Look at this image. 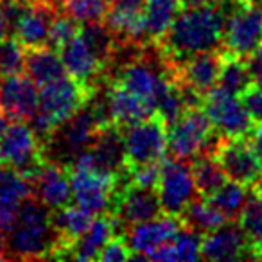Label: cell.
Here are the masks:
<instances>
[{
    "label": "cell",
    "instance_id": "obj_1",
    "mask_svg": "<svg viewBox=\"0 0 262 262\" xmlns=\"http://www.w3.org/2000/svg\"><path fill=\"white\" fill-rule=\"evenodd\" d=\"M230 8L232 0L187 6L165 36L155 43L162 52L167 69H174L183 59L200 52L219 51V47H223V34Z\"/></svg>",
    "mask_w": 262,
    "mask_h": 262
},
{
    "label": "cell",
    "instance_id": "obj_2",
    "mask_svg": "<svg viewBox=\"0 0 262 262\" xmlns=\"http://www.w3.org/2000/svg\"><path fill=\"white\" fill-rule=\"evenodd\" d=\"M6 258H63L65 248L52 225V210L38 198L22 201L13 228L4 237Z\"/></svg>",
    "mask_w": 262,
    "mask_h": 262
},
{
    "label": "cell",
    "instance_id": "obj_3",
    "mask_svg": "<svg viewBox=\"0 0 262 262\" xmlns=\"http://www.w3.org/2000/svg\"><path fill=\"white\" fill-rule=\"evenodd\" d=\"M94 94L95 90L84 86L69 74L52 83L41 84L38 110L29 120V126L34 129L41 144L47 142L59 124L84 108L94 97Z\"/></svg>",
    "mask_w": 262,
    "mask_h": 262
},
{
    "label": "cell",
    "instance_id": "obj_4",
    "mask_svg": "<svg viewBox=\"0 0 262 262\" xmlns=\"http://www.w3.org/2000/svg\"><path fill=\"white\" fill-rule=\"evenodd\" d=\"M101 127L102 126L95 115L94 106L92 102H88L84 108H81L70 119L59 124L47 142H43L45 160L70 165L83 151L92 146Z\"/></svg>",
    "mask_w": 262,
    "mask_h": 262
},
{
    "label": "cell",
    "instance_id": "obj_5",
    "mask_svg": "<svg viewBox=\"0 0 262 262\" xmlns=\"http://www.w3.org/2000/svg\"><path fill=\"white\" fill-rule=\"evenodd\" d=\"M169 151L172 157L192 160L198 155L214 153L219 135L214 131L207 113L201 106L187 108L167 127Z\"/></svg>",
    "mask_w": 262,
    "mask_h": 262
},
{
    "label": "cell",
    "instance_id": "obj_6",
    "mask_svg": "<svg viewBox=\"0 0 262 262\" xmlns=\"http://www.w3.org/2000/svg\"><path fill=\"white\" fill-rule=\"evenodd\" d=\"M262 41V0L233 2L226 18L223 47L225 52L250 59Z\"/></svg>",
    "mask_w": 262,
    "mask_h": 262
},
{
    "label": "cell",
    "instance_id": "obj_7",
    "mask_svg": "<svg viewBox=\"0 0 262 262\" xmlns=\"http://www.w3.org/2000/svg\"><path fill=\"white\" fill-rule=\"evenodd\" d=\"M120 131H122L127 171L140 165L157 164L165 158L169 149L167 124L158 115L124 126L120 127Z\"/></svg>",
    "mask_w": 262,
    "mask_h": 262
},
{
    "label": "cell",
    "instance_id": "obj_8",
    "mask_svg": "<svg viewBox=\"0 0 262 262\" xmlns=\"http://www.w3.org/2000/svg\"><path fill=\"white\" fill-rule=\"evenodd\" d=\"M70 183H72V200L77 207L90 214H112L115 207L117 190L124 180L112 174H104L84 165H69Z\"/></svg>",
    "mask_w": 262,
    "mask_h": 262
},
{
    "label": "cell",
    "instance_id": "obj_9",
    "mask_svg": "<svg viewBox=\"0 0 262 262\" xmlns=\"http://www.w3.org/2000/svg\"><path fill=\"white\" fill-rule=\"evenodd\" d=\"M43 144L26 120H11L0 137V164L9 165L20 174L33 178L43 165Z\"/></svg>",
    "mask_w": 262,
    "mask_h": 262
},
{
    "label": "cell",
    "instance_id": "obj_10",
    "mask_svg": "<svg viewBox=\"0 0 262 262\" xmlns=\"http://www.w3.org/2000/svg\"><path fill=\"white\" fill-rule=\"evenodd\" d=\"M212 127L219 137L228 139H248L253 135L255 122L248 115L243 101L221 88H212L203 101V106Z\"/></svg>",
    "mask_w": 262,
    "mask_h": 262
},
{
    "label": "cell",
    "instance_id": "obj_11",
    "mask_svg": "<svg viewBox=\"0 0 262 262\" xmlns=\"http://www.w3.org/2000/svg\"><path fill=\"white\" fill-rule=\"evenodd\" d=\"M157 192L160 198L162 210L171 215H182V212L198 198L192 169L189 160L183 158H165L160 162V178Z\"/></svg>",
    "mask_w": 262,
    "mask_h": 262
},
{
    "label": "cell",
    "instance_id": "obj_12",
    "mask_svg": "<svg viewBox=\"0 0 262 262\" xmlns=\"http://www.w3.org/2000/svg\"><path fill=\"white\" fill-rule=\"evenodd\" d=\"M212 155L232 182L253 189L262 180V157L248 139L219 137Z\"/></svg>",
    "mask_w": 262,
    "mask_h": 262
},
{
    "label": "cell",
    "instance_id": "obj_13",
    "mask_svg": "<svg viewBox=\"0 0 262 262\" xmlns=\"http://www.w3.org/2000/svg\"><path fill=\"white\" fill-rule=\"evenodd\" d=\"M70 165H84L104 174H112L127 182L126 151H124L122 131L115 124H110L99 129L92 146L79 155ZM69 167V165H67Z\"/></svg>",
    "mask_w": 262,
    "mask_h": 262
},
{
    "label": "cell",
    "instance_id": "obj_14",
    "mask_svg": "<svg viewBox=\"0 0 262 262\" xmlns=\"http://www.w3.org/2000/svg\"><path fill=\"white\" fill-rule=\"evenodd\" d=\"M162 212L164 210H162L157 189H147V187L126 182L117 190L115 207L112 214L117 219L120 233H124L129 226L149 221L160 215Z\"/></svg>",
    "mask_w": 262,
    "mask_h": 262
},
{
    "label": "cell",
    "instance_id": "obj_15",
    "mask_svg": "<svg viewBox=\"0 0 262 262\" xmlns=\"http://www.w3.org/2000/svg\"><path fill=\"white\" fill-rule=\"evenodd\" d=\"M182 228V219L178 215L165 214V212H162L160 215L149 219V221L129 226L124 232V235H126L131 251H133V260L147 258L151 251L174 239Z\"/></svg>",
    "mask_w": 262,
    "mask_h": 262
},
{
    "label": "cell",
    "instance_id": "obj_16",
    "mask_svg": "<svg viewBox=\"0 0 262 262\" xmlns=\"http://www.w3.org/2000/svg\"><path fill=\"white\" fill-rule=\"evenodd\" d=\"M223 58H225L223 51L200 52L178 63L174 69H171V74L178 84L207 97L208 92L217 84Z\"/></svg>",
    "mask_w": 262,
    "mask_h": 262
},
{
    "label": "cell",
    "instance_id": "obj_17",
    "mask_svg": "<svg viewBox=\"0 0 262 262\" xmlns=\"http://www.w3.org/2000/svg\"><path fill=\"white\" fill-rule=\"evenodd\" d=\"M81 31V29H79ZM59 56L65 65V70L70 77L83 83L84 86L97 90L99 84L104 83V76L108 72L106 65L95 56L90 45L84 41L81 33H77L67 45L59 49Z\"/></svg>",
    "mask_w": 262,
    "mask_h": 262
},
{
    "label": "cell",
    "instance_id": "obj_18",
    "mask_svg": "<svg viewBox=\"0 0 262 262\" xmlns=\"http://www.w3.org/2000/svg\"><path fill=\"white\" fill-rule=\"evenodd\" d=\"M201 258L205 260H239L255 258V253L237 221H226L201 239Z\"/></svg>",
    "mask_w": 262,
    "mask_h": 262
},
{
    "label": "cell",
    "instance_id": "obj_19",
    "mask_svg": "<svg viewBox=\"0 0 262 262\" xmlns=\"http://www.w3.org/2000/svg\"><path fill=\"white\" fill-rule=\"evenodd\" d=\"M144 2L146 0H110L104 24L112 31L115 43L146 45Z\"/></svg>",
    "mask_w": 262,
    "mask_h": 262
},
{
    "label": "cell",
    "instance_id": "obj_20",
    "mask_svg": "<svg viewBox=\"0 0 262 262\" xmlns=\"http://www.w3.org/2000/svg\"><path fill=\"white\" fill-rule=\"evenodd\" d=\"M33 196L51 210L70 205L72 201V183L69 167L54 160H45L33 178Z\"/></svg>",
    "mask_w": 262,
    "mask_h": 262
},
{
    "label": "cell",
    "instance_id": "obj_21",
    "mask_svg": "<svg viewBox=\"0 0 262 262\" xmlns=\"http://www.w3.org/2000/svg\"><path fill=\"white\" fill-rule=\"evenodd\" d=\"M38 84L29 76L15 74L0 79V108L13 120L29 122L38 110Z\"/></svg>",
    "mask_w": 262,
    "mask_h": 262
},
{
    "label": "cell",
    "instance_id": "obj_22",
    "mask_svg": "<svg viewBox=\"0 0 262 262\" xmlns=\"http://www.w3.org/2000/svg\"><path fill=\"white\" fill-rule=\"evenodd\" d=\"M58 11L59 9L41 0H29V6L13 29V38H16L26 49L49 45V33Z\"/></svg>",
    "mask_w": 262,
    "mask_h": 262
},
{
    "label": "cell",
    "instance_id": "obj_23",
    "mask_svg": "<svg viewBox=\"0 0 262 262\" xmlns=\"http://www.w3.org/2000/svg\"><path fill=\"white\" fill-rule=\"evenodd\" d=\"M102 97H104V104L108 110L110 122L119 127L129 126V124L140 122V120L157 115L149 102L133 95L113 81H110V83L106 81V90Z\"/></svg>",
    "mask_w": 262,
    "mask_h": 262
},
{
    "label": "cell",
    "instance_id": "obj_24",
    "mask_svg": "<svg viewBox=\"0 0 262 262\" xmlns=\"http://www.w3.org/2000/svg\"><path fill=\"white\" fill-rule=\"evenodd\" d=\"M115 233H120V230L113 214L94 215L86 232L69 248L67 258H74V260H97L102 246Z\"/></svg>",
    "mask_w": 262,
    "mask_h": 262
},
{
    "label": "cell",
    "instance_id": "obj_25",
    "mask_svg": "<svg viewBox=\"0 0 262 262\" xmlns=\"http://www.w3.org/2000/svg\"><path fill=\"white\" fill-rule=\"evenodd\" d=\"M183 9H185L183 0H146L144 2L146 43H158Z\"/></svg>",
    "mask_w": 262,
    "mask_h": 262
},
{
    "label": "cell",
    "instance_id": "obj_26",
    "mask_svg": "<svg viewBox=\"0 0 262 262\" xmlns=\"http://www.w3.org/2000/svg\"><path fill=\"white\" fill-rule=\"evenodd\" d=\"M24 72L38 84H47L59 77L67 76L65 65L61 61V56L56 49L49 47H36V49H26V67Z\"/></svg>",
    "mask_w": 262,
    "mask_h": 262
},
{
    "label": "cell",
    "instance_id": "obj_27",
    "mask_svg": "<svg viewBox=\"0 0 262 262\" xmlns=\"http://www.w3.org/2000/svg\"><path fill=\"white\" fill-rule=\"evenodd\" d=\"M92 219H94V214L77 207V205H65L58 210H52V225H54L56 232L63 243V248H65L63 258H67L69 248L86 232Z\"/></svg>",
    "mask_w": 262,
    "mask_h": 262
},
{
    "label": "cell",
    "instance_id": "obj_28",
    "mask_svg": "<svg viewBox=\"0 0 262 262\" xmlns=\"http://www.w3.org/2000/svg\"><path fill=\"white\" fill-rule=\"evenodd\" d=\"M201 239H203V233L183 226L174 239L151 251L147 258L158 262L198 260L201 258Z\"/></svg>",
    "mask_w": 262,
    "mask_h": 262
},
{
    "label": "cell",
    "instance_id": "obj_29",
    "mask_svg": "<svg viewBox=\"0 0 262 262\" xmlns=\"http://www.w3.org/2000/svg\"><path fill=\"white\" fill-rule=\"evenodd\" d=\"M251 83H253V79H251L250 59L239 58V56H233V54L225 52L221 72H219V79H217V84H215V86L239 97Z\"/></svg>",
    "mask_w": 262,
    "mask_h": 262
},
{
    "label": "cell",
    "instance_id": "obj_30",
    "mask_svg": "<svg viewBox=\"0 0 262 262\" xmlns=\"http://www.w3.org/2000/svg\"><path fill=\"white\" fill-rule=\"evenodd\" d=\"M192 176H194V183H196L198 194L203 198H208L223 185V183L228 182L225 171L219 165V162L215 160L214 155H198L196 158H192Z\"/></svg>",
    "mask_w": 262,
    "mask_h": 262
},
{
    "label": "cell",
    "instance_id": "obj_31",
    "mask_svg": "<svg viewBox=\"0 0 262 262\" xmlns=\"http://www.w3.org/2000/svg\"><path fill=\"white\" fill-rule=\"evenodd\" d=\"M183 226L190 230H196L200 233H208L212 230H215L217 226H221L223 223H226L228 219L207 200V198L201 196L200 200L190 201V205L182 212L180 215Z\"/></svg>",
    "mask_w": 262,
    "mask_h": 262
},
{
    "label": "cell",
    "instance_id": "obj_32",
    "mask_svg": "<svg viewBox=\"0 0 262 262\" xmlns=\"http://www.w3.org/2000/svg\"><path fill=\"white\" fill-rule=\"evenodd\" d=\"M237 223L243 228L248 243L255 253V258L262 260V198L255 189L250 190V196L241 212Z\"/></svg>",
    "mask_w": 262,
    "mask_h": 262
},
{
    "label": "cell",
    "instance_id": "obj_33",
    "mask_svg": "<svg viewBox=\"0 0 262 262\" xmlns=\"http://www.w3.org/2000/svg\"><path fill=\"white\" fill-rule=\"evenodd\" d=\"M250 187H244L237 182L228 180L226 183H223L212 196H208L207 200L225 215L228 221H237L243 212L244 205L250 196Z\"/></svg>",
    "mask_w": 262,
    "mask_h": 262
},
{
    "label": "cell",
    "instance_id": "obj_34",
    "mask_svg": "<svg viewBox=\"0 0 262 262\" xmlns=\"http://www.w3.org/2000/svg\"><path fill=\"white\" fill-rule=\"evenodd\" d=\"M110 0H65L59 11L70 15L83 26L92 22H104Z\"/></svg>",
    "mask_w": 262,
    "mask_h": 262
},
{
    "label": "cell",
    "instance_id": "obj_35",
    "mask_svg": "<svg viewBox=\"0 0 262 262\" xmlns=\"http://www.w3.org/2000/svg\"><path fill=\"white\" fill-rule=\"evenodd\" d=\"M26 67V47L16 38H6L0 41V76L22 74Z\"/></svg>",
    "mask_w": 262,
    "mask_h": 262
},
{
    "label": "cell",
    "instance_id": "obj_36",
    "mask_svg": "<svg viewBox=\"0 0 262 262\" xmlns=\"http://www.w3.org/2000/svg\"><path fill=\"white\" fill-rule=\"evenodd\" d=\"M79 29H81V24L77 22V20H74L72 16L67 15V13L58 11L54 22H52V26H51V33H49V47L59 51L63 45L69 43V41L79 33Z\"/></svg>",
    "mask_w": 262,
    "mask_h": 262
},
{
    "label": "cell",
    "instance_id": "obj_37",
    "mask_svg": "<svg viewBox=\"0 0 262 262\" xmlns=\"http://www.w3.org/2000/svg\"><path fill=\"white\" fill-rule=\"evenodd\" d=\"M97 260H102V262L133 260V251H131L126 235H124V233H115V235L102 246Z\"/></svg>",
    "mask_w": 262,
    "mask_h": 262
},
{
    "label": "cell",
    "instance_id": "obj_38",
    "mask_svg": "<svg viewBox=\"0 0 262 262\" xmlns=\"http://www.w3.org/2000/svg\"><path fill=\"white\" fill-rule=\"evenodd\" d=\"M239 99L243 101L244 108H246L248 115L251 117V120L255 122V126L262 124V86L251 83L243 94L239 95Z\"/></svg>",
    "mask_w": 262,
    "mask_h": 262
},
{
    "label": "cell",
    "instance_id": "obj_39",
    "mask_svg": "<svg viewBox=\"0 0 262 262\" xmlns=\"http://www.w3.org/2000/svg\"><path fill=\"white\" fill-rule=\"evenodd\" d=\"M20 176L22 174H20L18 171H15L13 167L0 164V194H4L6 190L11 189V187L18 182Z\"/></svg>",
    "mask_w": 262,
    "mask_h": 262
},
{
    "label": "cell",
    "instance_id": "obj_40",
    "mask_svg": "<svg viewBox=\"0 0 262 262\" xmlns=\"http://www.w3.org/2000/svg\"><path fill=\"white\" fill-rule=\"evenodd\" d=\"M250 70H251V79H253V83L262 86V59L250 58Z\"/></svg>",
    "mask_w": 262,
    "mask_h": 262
},
{
    "label": "cell",
    "instance_id": "obj_41",
    "mask_svg": "<svg viewBox=\"0 0 262 262\" xmlns=\"http://www.w3.org/2000/svg\"><path fill=\"white\" fill-rule=\"evenodd\" d=\"M9 34H11V27H9V22L6 20L4 13L0 11V41L9 38Z\"/></svg>",
    "mask_w": 262,
    "mask_h": 262
},
{
    "label": "cell",
    "instance_id": "obj_42",
    "mask_svg": "<svg viewBox=\"0 0 262 262\" xmlns=\"http://www.w3.org/2000/svg\"><path fill=\"white\" fill-rule=\"evenodd\" d=\"M251 137H253V142H251V144H253V147L257 149V153L262 157V124L255 127L253 135H251Z\"/></svg>",
    "mask_w": 262,
    "mask_h": 262
},
{
    "label": "cell",
    "instance_id": "obj_43",
    "mask_svg": "<svg viewBox=\"0 0 262 262\" xmlns=\"http://www.w3.org/2000/svg\"><path fill=\"white\" fill-rule=\"evenodd\" d=\"M187 6H203V4H214V2H221V0H183Z\"/></svg>",
    "mask_w": 262,
    "mask_h": 262
},
{
    "label": "cell",
    "instance_id": "obj_44",
    "mask_svg": "<svg viewBox=\"0 0 262 262\" xmlns=\"http://www.w3.org/2000/svg\"><path fill=\"white\" fill-rule=\"evenodd\" d=\"M41 2H45V4L52 6V8H56V9H61V4L65 0H41Z\"/></svg>",
    "mask_w": 262,
    "mask_h": 262
},
{
    "label": "cell",
    "instance_id": "obj_45",
    "mask_svg": "<svg viewBox=\"0 0 262 262\" xmlns=\"http://www.w3.org/2000/svg\"><path fill=\"white\" fill-rule=\"evenodd\" d=\"M6 258V248H4V241L0 239V260H4Z\"/></svg>",
    "mask_w": 262,
    "mask_h": 262
},
{
    "label": "cell",
    "instance_id": "obj_46",
    "mask_svg": "<svg viewBox=\"0 0 262 262\" xmlns=\"http://www.w3.org/2000/svg\"><path fill=\"white\" fill-rule=\"evenodd\" d=\"M251 58H257V59H262V41H260V45H258V49H257V52H255Z\"/></svg>",
    "mask_w": 262,
    "mask_h": 262
},
{
    "label": "cell",
    "instance_id": "obj_47",
    "mask_svg": "<svg viewBox=\"0 0 262 262\" xmlns=\"http://www.w3.org/2000/svg\"><path fill=\"white\" fill-rule=\"evenodd\" d=\"M253 189H255V190H257V192H258V196H260V198H262V180H260V182H258V183H257V185H255V187H253Z\"/></svg>",
    "mask_w": 262,
    "mask_h": 262
},
{
    "label": "cell",
    "instance_id": "obj_48",
    "mask_svg": "<svg viewBox=\"0 0 262 262\" xmlns=\"http://www.w3.org/2000/svg\"><path fill=\"white\" fill-rule=\"evenodd\" d=\"M233 2H243V0H233Z\"/></svg>",
    "mask_w": 262,
    "mask_h": 262
},
{
    "label": "cell",
    "instance_id": "obj_49",
    "mask_svg": "<svg viewBox=\"0 0 262 262\" xmlns=\"http://www.w3.org/2000/svg\"><path fill=\"white\" fill-rule=\"evenodd\" d=\"M0 110H2V108H0Z\"/></svg>",
    "mask_w": 262,
    "mask_h": 262
}]
</instances>
